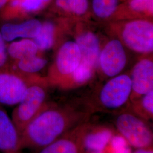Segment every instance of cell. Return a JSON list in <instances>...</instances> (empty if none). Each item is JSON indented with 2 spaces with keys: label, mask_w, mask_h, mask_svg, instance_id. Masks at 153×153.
I'll return each mask as SVG.
<instances>
[{
  "label": "cell",
  "mask_w": 153,
  "mask_h": 153,
  "mask_svg": "<svg viewBox=\"0 0 153 153\" xmlns=\"http://www.w3.org/2000/svg\"><path fill=\"white\" fill-rule=\"evenodd\" d=\"M94 68L83 61H81L79 65L71 74L74 81L77 84H82L89 80L93 75Z\"/></svg>",
  "instance_id": "cell-22"
},
{
  "label": "cell",
  "mask_w": 153,
  "mask_h": 153,
  "mask_svg": "<svg viewBox=\"0 0 153 153\" xmlns=\"http://www.w3.org/2000/svg\"><path fill=\"white\" fill-rule=\"evenodd\" d=\"M56 27L51 21H46L42 23L41 29L33 40L36 44L39 51H44L51 49L55 44Z\"/></svg>",
  "instance_id": "cell-16"
},
{
  "label": "cell",
  "mask_w": 153,
  "mask_h": 153,
  "mask_svg": "<svg viewBox=\"0 0 153 153\" xmlns=\"http://www.w3.org/2000/svg\"><path fill=\"white\" fill-rule=\"evenodd\" d=\"M46 98L47 92L42 85L34 81L29 85L11 116L19 135L28 124L44 108Z\"/></svg>",
  "instance_id": "cell-2"
},
{
  "label": "cell",
  "mask_w": 153,
  "mask_h": 153,
  "mask_svg": "<svg viewBox=\"0 0 153 153\" xmlns=\"http://www.w3.org/2000/svg\"><path fill=\"white\" fill-rule=\"evenodd\" d=\"M141 100L142 107L149 116L153 117V90L143 95Z\"/></svg>",
  "instance_id": "cell-25"
},
{
  "label": "cell",
  "mask_w": 153,
  "mask_h": 153,
  "mask_svg": "<svg viewBox=\"0 0 153 153\" xmlns=\"http://www.w3.org/2000/svg\"><path fill=\"white\" fill-rule=\"evenodd\" d=\"M55 7L73 16L85 15L88 9V0H55Z\"/></svg>",
  "instance_id": "cell-19"
},
{
  "label": "cell",
  "mask_w": 153,
  "mask_h": 153,
  "mask_svg": "<svg viewBox=\"0 0 153 153\" xmlns=\"http://www.w3.org/2000/svg\"><path fill=\"white\" fill-rule=\"evenodd\" d=\"M132 91L131 77L116 76L107 82L99 93V100L104 108H119L128 102Z\"/></svg>",
  "instance_id": "cell-6"
},
{
  "label": "cell",
  "mask_w": 153,
  "mask_h": 153,
  "mask_svg": "<svg viewBox=\"0 0 153 153\" xmlns=\"http://www.w3.org/2000/svg\"><path fill=\"white\" fill-rule=\"evenodd\" d=\"M113 131L107 127H100L83 135L80 144L92 152H102L108 145L113 136Z\"/></svg>",
  "instance_id": "cell-14"
},
{
  "label": "cell",
  "mask_w": 153,
  "mask_h": 153,
  "mask_svg": "<svg viewBox=\"0 0 153 153\" xmlns=\"http://www.w3.org/2000/svg\"><path fill=\"white\" fill-rule=\"evenodd\" d=\"M27 75L11 68L0 69V104L16 105L34 81Z\"/></svg>",
  "instance_id": "cell-4"
},
{
  "label": "cell",
  "mask_w": 153,
  "mask_h": 153,
  "mask_svg": "<svg viewBox=\"0 0 153 153\" xmlns=\"http://www.w3.org/2000/svg\"><path fill=\"white\" fill-rule=\"evenodd\" d=\"M120 134L137 149L149 148L153 143V133L145 121L130 113L119 115L115 121Z\"/></svg>",
  "instance_id": "cell-3"
},
{
  "label": "cell",
  "mask_w": 153,
  "mask_h": 153,
  "mask_svg": "<svg viewBox=\"0 0 153 153\" xmlns=\"http://www.w3.org/2000/svg\"><path fill=\"white\" fill-rule=\"evenodd\" d=\"M81 53V60L94 68L98 66L100 56V45L97 35L90 31L79 34L76 40Z\"/></svg>",
  "instance_id": "cell-13"
},
{
  "label": "cell",
  "mask_w": 153,
  "mask_h": 153,
  "mask_svg": "<svg viewBox=\"0 0 153 153\" xmlns=\"http://www.w3.org/2000/svg\"><path fill=\"white\" fill-rule=\"evenodd\" d=\"M47 62L45 59L38 55L21 60L11 62L9 66L22 73L31 75L43 69Z\"/></svg>",
  "instance_id": "cell-17"
},
{
  "label": "cell",
  "mask_w": 153,
  "mask_h": 153,
  "mask_svg": "<svg viewBox=\"0 0 153 153\" xmlns=\"http://www.w3.org/2000/svg\"><path fill=\"white\" fill-rule=\"evenodd\" d=\"M119 4V0H93V12L99 18H108L114 14Z\"/></svg>",
  "instance_id": "cell-20"
},
{
  "label": "cell",
  "mask_w": 153,
  "mask_h": 153,
  "mask_svg": "<svg viewBox=\"0 0 153 153\" xmlns=\"http://www.w3.org/2000/svg\"><path fill=\"white\" fill-rule=\"evenodd\" d=\"M7 43L5 41L0 31V69L9 66V60L7 54Z\"/></svg>",
  "instance_id": "cell-24"
},
{
  "label": "cell",
  "mask_w": 153,
  "mask_h": 153,
  "mask_svg": "<svg viewBox=\"0 0 153 153\" xmlns=\"http://www.w3.org/2000/svg\"><path fill=\"white\" fill-rule=\"evenodd\" d=\"M0 31L6 43L16 39H33L39 33L42 23L37 19H28L20 22H2Z\"/></svg>",
  "instance_id": "cell-9"
},
{
  "label": "cell",
  "mask_w": 153,
  "mask_h": 153,
  "mask_svg": "<svg viewBox=\"0 0 153 153\" xmlns=\"http://www.w3.org/2000/svg\"><path fill=\"white\" fill-rule=\"evenodd\" d=\"M81 53L76 42L68 41L61 45L56 59V67L62 75L71 74L79 65Z\"/></svg>",
  "instance_id": "cell-12"
},
{
  "label": "cell",
  "mask_w": 153,
  "mask_h": 153,
  "mask_svg": "<svg viewBox=\"0 0 153 153\" xmlns=\"http://www.w3.org/2000/svg\"><path fill=\"white\" fill-rule=\"evenodd\" d=\"M76 121L61 110L44 107L21 134V150L40 149L49 145L61 138Z\"/></svg>",
  "instance_id": "cell-1"
},
{
  "label": "cell",
  "mask_w": 153,
  "mask_h": 153,
  "mask_svg": "<svg viewBox=\"0 0 153 153\" xmlns=\"http://www.w3.org/2000/svg\"><path fill=\"white\" fill-rule=\"evenodd\" d=\"M133 153H153V149L148 148L138 149Z\"/></svg>",
  "instance_id": "cell-26"
},
{
  "label": "cell",
  "mask_w": 153,
  "mask_h": 153,
  "mask_svg": "<svg viewBox=\"0 0 153 153\" xmlns=\"http://www.w3.org/2000/svg\"><path fill=\"white\" fill-rule=\"evenodd\" d=\"M9 62L21 60L38 55V48L33 39H23L6 45Z\"/></svg>",
  "instance_id": "cell-15"
},
{
  "label": "cell",
  "mask_w": 153,
  "mask_h": 153,
  "mask_svg": "<svg viewBox=\"0 0 153 153\" xmlns=\"http://www.w3.org/2000/svg\"><path fill=\"white\" fill-rule=\"evenodd\" d=\"M126 45L141 53H152L153 50V25L145 19H136L126 23L121 31Z\"/></svg>",
  "instance_id": "cell-5"
},
{
  "label": "cell",
  "mask_w": 153,
  "mask_h": 153,
  "mask_svg": "<svg viewBox=\"0 0 153 153\" xmlns=\"http://www.w3.org/2000/svg\"><path fill=\"white\" fill-rule=\"evenodd\" d=\"M132 91L138 95H143L153 90V62L142 59L134 66L131 77Z\"/></svg>",
  "instance_id": "cell-11"
},
{
  "label": "cell",
  "mask_w": 153,
  "mask_h": 153,
  "mask_svg": "<svg viewBox=\"0 0 153 153\" xmlns=\"http://www.w3.org/2000/svg\"><path fill=\"white\" fill-rule=\"evenodd\" d=\"M91 153H103L102 152H92Z\"/></svg>",
  "instance_id": "cell-28"
},
{
  "label": "cell",
  "mask_w": 153,
  "mask_h": 153,
  "mask_svg": "<svg viewBox=\"0 0 153 153\" xmlns=\"http://www.w3.org/2000/svg\"><path fill=\"white\" fill-rule=\"evenodd\" d=\"M80 142H76L69 137L60 138L40 148L38 153H80Z\"/></svg>",
  "instance_id": "cell-18"
},
{
  "label": "cell",
  "mask_w": 153,
  "mask_h": 153,
  "mask_svg": "<svg viewBox=\"0 0 153 153\" xmlns=\"http://www.w3.org/2000/svg\"><path fill=\"white\" fill-rule=\"evenodd\" d=\"M99 62L102 71L107 76H116L126 63V55L120 40L114 39L108 42L100 53Z\"/></svg>",
  "instance_id": "cell-7"
},
{
  "label": "cell",
  "mask_w": 153,
  "mask_h": 153,
  "mask_svg": "<svg viewBox=\"0 0 153 153\" xmlns=\"http://www.w3.org/2000/svg\"><path fill=\"white\" fill-rule=\"evenodd\" d=\"M9 0H0V11L5 7Z\"/></svg>",
  "instance_id": "cell-27"
},
{
  "label": "cell",
  "mask_w": 153,
  "mask_h": 153,
  "mask_svg": "<svg viewBox=\"0 0 153 153\" xmlns=\"http://www.w3.org/2000/svg\"><path fill=\"white\" fill-rule=\"evenodd\" d=\"M111 153H133L131 145L120 134L113 135L109 144Z\"/></svg>",
  "instance_id": "cell-23"
},
{
  "label": "cell",
  "mask_w": 153,
  "mask_h": 153,
  "mask_svg": "<svg viewBox=\"0 0 153 153\" xmlns=\"http://www.w3.org/2000/svg\"><path fill=\"white\" fill-rule=\"evenodd\" d=\"M52 0H9L0 11V21H16L42 11Z\"/></svg>",
  "instance_id": "cell-8"
},
{
  "label": "cell",
  "mask_w": 153,
  "mask_h": 153,
  "mask_svg": "<svg viewBox=\"0 0 153 153\" xmlns=\"http://www.w3.org/2000/svg\"><path fill=\"white\" fill-rule=\"evenodd\" d=\"M126 5L131 11L149 16L153 15V0H127Z\"/></svg>",
  "instance_id": "cell-21"
},
{
  "label": "cell",
  "mask_w": 153,
  "mask_h": 153,
  "mask_svg": "<svg viewBox=\"0 0 153 153\" xmlns=\"http://www.w3.org/2000/svg\"><path fill=\"white\" fill-rule=\"evenodd\" d=\"M20 135L5 109L0 107V153H20Z\"/></svg>",
  "instance_id": "cell-10"
}]
</instances>
